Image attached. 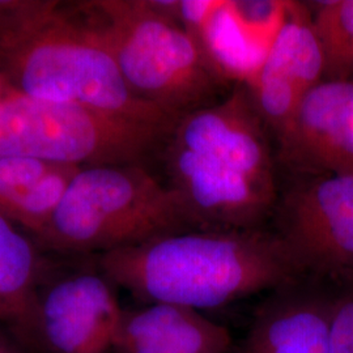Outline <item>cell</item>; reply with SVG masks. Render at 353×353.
<instances>
[{
	"label": "cell",
	"instance_id": "obj_17",
	"mask_svg": "<svg viewBox=\"0 0 353 353\" xmlns=\"http://www.w3.org/2000/svg\"><path fill=\"white\" fill-rule=\"evenodd\" d=\"M80 169L72 165H54L46 176L26 191L6 217L37 239L59 208Z\"/></svg>",
	"mask_w": 353,
	"mask_h": 353
},
{
	"label": "cell",
	"instance_id": "obj_11",
	"mask_svg": "<svg viewBox=\"0 0 353 353\" xmlns=\"http://www.w3.org/2000/svg\"><path fill=\"white\" fill-rule=\"evenodd\" d=\"M323 81V58L307 4L290 1L288 16L258 74L246 87L278 138L305 96Z\"/></svg>",
	"mask_w": 353,
	"mask_h": 353
},
{
	"label": "cell",
	"instance_id": "obj_8",
	"mask_svg": "<svg viewBox=\"0 0 353 353\" xmlns=\"http://www.w3.org/2000/svg\"><path fill=\"white\" fill-rule=\"evenodd\" d=\"M114 288L99 267L45 284L38 300V351L113 352L123 314Z\"/></svg>",
	"mask_w": 353,
	"mask_h": 353
},
{
	"label": "cell",
	"instance_id": "obj_13",
	"mask_svg": "<svg viewBox=\"0 0 353 353\" xmlns=\"http://www.w3.org/2000/svg\"><path fill=\"white\" fill-rule=\"evenodd\" d=\"M232 336L199 310L150 303L123 309L112 353H228Z\"/></svg>",
	"mask_w": 353,
	"mask_h": 353
},
{
	"label": "cell",
	"instance_id": "obj_19",
	"mask_svg": "<svg viewBox=\"0 0 353 353\" xmlns=\"http://www.w3.org/2000/svg\"><path fill=\"white\" fill-rule=\"evenodd\" d=\"M54 165L36 159L0 154V214L10 212L19 199Z\"/></svg>",
	"mask_w": 353,
	"mask_h": 353
},
{
	"label": "cell",
	"instance_id": "obj_7",
	"mask_svg": "<svg viewBox=\"0 0 353 353\" xmlns=\"http://www.w3.org/2000/svg\"><path fill=\"white\" fill-rule=\"evenodd\" d=\"M165 154L169 185L181 195L201 230L262 228L274 212L278 189L169 141Z\"/></svg>",
	"mask_w": 353,
	"mask_h": 353
},
{
	"label": "cell",
	"instance_id": "obj_12",
	"mask_svg": "<svg viewBox=\"0 0 353 353\" xmlns=\"http://www.w3.org/2000/svg\"><path fill=\"white\" fill-rule=\"evenodd\" d=\"M335 299L310 278L272 290L258 306L239 353H331Z\"/></svg>",
	"mask_w": 353,
	"mask_h": 353
},
{
	"label": "cell",
	"instance_id": "obj_5",
	"mask_svg": "<svg viewBox=\"0 0 353 353\" xmlns=\"http://www.w3.org/2000/svg\"><path fill=\"white\" fill-rule=\"evenodd\" d=\"M169 137L83 105L16 92L0 102V154L77 168L143 165Z\"/></svg>",
	"mask_w": 353,
	"mask_h": 353
},
{
	"label": "cell",
	"instance_id": "obj_2",
	"mask_svg": "<svg viewBox=\"0 0 353 353\" xmlns=\"http://www.w3.org/2000/svg\"><path fill=\"white\" fill-rule=\"evenodd\" d=\"M97 267L140 303L195 310L305 278L278 233L263 228L169 234L99 255Z\"/></svg>",
	"mask_w": 353,
	"mask_h": 353
},
{
	"label": "cell",
	"instance_id": "obj_15",
	"mask_svg": "<svg viewBox=\"0 0 353 353\" xmlns=\"http://www.w3.org/2000/svg\"><path fill=\"white\" fill-rule=\"evenodd\" d=\"M196 42L212 70L229 85L249 84L268 54L241 26L229 0H223Z\"/></svg>",
	"mask_w": 353,
	"mask_h": 353
},
{
	"label": "cell",
	"instance_id": "obj_21",
	"mask_svg": "<svg viewBox=\"0 0 353 353\" xmlns=\"http://www.w3.org/2000/svg\"><path fill=\"white\" fill-rule=\"evenodd\" d=\"M23 348L7 330L0 326V353H24Z\"/></svg>",
	"mask_w": 353,
	"mask_h": 353
},
{
	"label": "cell",
	"instance_id": "obj_3",
	"mask_svg": "<svg viewBox=\"0 0 353 353\" xmlns=\"http://www.w3.org/2000/svg\"><path fill=\"white\" fill-rule=\"evenodd\" d=\"M201 230L181 195L143 165L81 168L36 240L54 252L96 256Z\"/></svg>",
	"mask_w": 353,
	"mask_h": 353
},
{
	"label": "cell",
	"instance_id": "obj_14",
	"mask_svg": "<svg viewBox=\"0 0 353 353\" xmlns=\"http://www.w3.org/2000/svg\"><path fill=\"white\" fill-rule=\"evenodd\" d=\"M46 262L21 228L0 214V326L38 351V300Z\"/></svg>",
	"mask_w": 353,
	"mask_h": 353
},
{
	"label": "cell",
	"instance_id": "obj_20",
	"mask_svg": "<svg viewBox=\"0 0 353 353\" xmlns=\"http://www.w3.org/2000/svg\"><path fill=\"white\" fill-rule=\"evenodd\" d=\"M331 353H353V290L336 294L330 321Z\"/></svg>",
	"mask_w": 353,
	"mask_h": 353
},
{
	"label": "cell",
	"instance_id": "obj_4",
	"mask_svg": "<svg viewBox=\"0 0 353 353\" xmlns=\"http://www.w3.org/2000/svg\"><path fill=\"white\" fill-rule=\"evenodd\" d=\"M83 7L140 99L182 118L214 103L229 85L198 42L153 0H97Z\"/></svg>",
	"mask_w": 353,
	"mask_h": 353
},
{
	"label": "cell",
	"instance_id": "obj_18",
	"mask_svg": "<svg viewBox=\"0 0 353 353\" xmlns=\"http://www.w3.org/2000/svg\"><path fill=\"white\" fill-rule=\"evenodd\" d=\"M230 8L250 37L270 50L288 16L287 0H229Z\"/></svg>",
	"mask_w": 353,
	"mask_h": 353
},
{
	"label": "cell",
	"instance_id": "obj_16",
	"mask_svg": "<svg viewBox=\"0 0 353 353\" xmlns=\"http://www.w3.org/2000/svg\"><path fill=\"white\" fill-rule=\"evenodd\" d=\"M313 28L323 58V80L353 75V0L316 3Z\"/></svg>",
	"mask_w": 353,
	"mask_h": 353
},
{
	"label": "cell",
	"instance_id": "obj_1",
	"mask_svg": "<svg viewBox=\"0 0 353 353\" xmlns=\"http://www.w3.org/2000/svg\"><path fill=\"white\" fill-rule=\"evenodd\" d=\"M59 1H0V75L13 92L76 103L172 134L179 118L127 84L85 8Z\"/></svg>",
	"mask_w": 353,
	"mask_h": 353
},
{
	"label": "cell",
	"instance_id": "obj_22",
	"mask_svg": "<svg viewBox=\"0 0 353 353\" xmlns=\"http://www.w3.org/2000/svg\"><path fill=\"white\" fill-rule=\"evenodd\" d=\"M12 89L7 84V81L0 75V102L3 101L6 97H8L12 93Z\"/></svg>",
	"mask_w": 353,
	"mask_h": 353
},
{
	"label": "cell",
	"instance_id": "obj_9",
	"mask_svg": "<svg viewBox=\"0 0 353 353\" xmlns=\"http://www.w3.org/2000/svg\"><path fill=\"white\" fill-rule=\"evenodd\" d=\"M267 131L249 89L236 84L223 101L179 118L166 141L276 189V159Z\"/></svg>",
	"mask_w": 353,
	"mask_h": 353
},
{
	"label": "cell",
	"instance_id": "obj_10",
	"mask_svg": "<svg viewBox=\"0 0 353 353\" xmlns=\"http://www.w3.org/2000/svg\"><path fill=\"white\" fill-rule=\"evenodd\" d=\"M276 140V161L296 176L353 174V80L312 89Z\"/></svg>",
	"mask_w": 353,
	"mask_h": 353
},
{
	"label": "cell",
	"instance_id": "obj_6",
	"mask_svg": "<svg viewBox=\"0 0 353 353\" xmlns=\"http://www.w3.org/2000/svg\"><path fill=\"white\" fill-rule=\"evenodd\" d=\"M274 211L305 278L353 290V174L297 176Z\"/></svg>",
	"mask_w": 353,
	"mask_h": 353
}]
</instances>
